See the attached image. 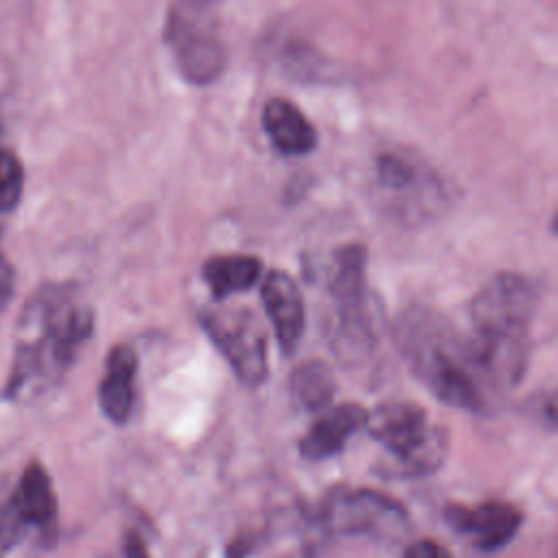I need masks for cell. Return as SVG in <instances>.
Returning <instances> with one entry per match:
<instances>
[{
    "instance_id": "cell-1",
    "label": "cell",
    "mask_w": 558,
    "mask_h": 558,
    "mask_svg": "<svg viewBox=\"0 0 558 558\" xmlns=\"http://www.w3.org/2000/svg\"><path fill=\"white\" fill-rule=\"evenodd\" d=\"M92 310L74 303L63 288L39 290L20 316L4 397L20 401L59 379L92 336Z\"/></svg>"
},
{
    "instance_id": "cell-2",
    "label": "cell",
    "mask_w": 558,
    "mask_h": 558,
    "mask_svg": "<svg viewBox=\"0 0 558 558\" xmlns=\"http://www.w3.org/2000/svg\"><path fill=\"white\" fill-rule=\"evenodd\" d=\"M536 303L534 286L517 272L488 279L471 301L473 333L466 351L475 371L514 377L523 366V340Z\"/></svg>"
},
{
    "instance_id": "cell-3",
    "label": "cell",
    "mask_w": 558,
    "mask_h": 558,
    "mask_svg": "<svg viewBox=\"0 0 558 558\" xmlns=\"http://www.w3.org/2000/svg\"><path fill=\"white\" fill-rule=\"evenodd\" d=\"M397 342L414 375L442 401L477 410L482 392L466 342L434 312L414 307L397 323Z\"/></svg>"
},
{
    "instance_id": "cell-4",
    "label": "cell",
    "mask_w": 558,
    "mask_h": 558,
    "mask_svg": "<svg viewBox=\"0 0 558 558\" xmlns=\"http://www.w3.org/2000/svg\"><path fill=\"white\" fill-rule=\"evenodd\" d=\"M364 427L373 440H377L386 453V473L395 475H425L434 473L449 447L447 432L442 427H429L425 410L410 401H388L366 412Z\"/></svg>"
},
{
    "instance_id": "cell-5",
    "label": "cell",
    "mask_w": 558,
    "mask_h": 558,
    "mask_svg": "<svg viewBox=\"0 0 558 558\" xmlns=\"http://www.w3.org/2000/svg\"><path fill=\"white\" fill-rule=\"evenodd\" d=\"M333 301L331 344L342 362H360L375 342L366 310V251L360 244L340 246L327 281Z\"/></svg>"
},
{
    "instance_id": "cell-6",
    "label": "cell",
    "mask_w": 558,
    "mask_h": 558,
    "mask_svg": "<svg viewBox=\"0 0 558 558\" xmlns=\"http://www.w3.org/2000/svg\"><path fill=\"white\" fill-rule=\"evenodd\" d=\"M211 0L177 2L166 22V44L179 74L192 85H209L225 70V46L209 17Z\"/></svg>"
},
{
    "instance_id": "cell-7",
    "label": "cell",
    "mask_w": 558,
    "mask_h": 558,
    "mask_svg": "<svg viewBox=\"0 0 558 558\" xmlns=\"http://www.w3.org/2000/svg\"><path fill=\"white\" fill-rule=\"evenodd\" d=\"M201 325L242 384L259 386L266 379V331L251 310H205Z\"/></svg>"
},
{
    "instance_id": "cell-8",
    "label": "cell",
    "mask_w": 558,
    "mask_h": 558,
    "mask_svg": "<svg viewBox=\"0 0 558 558\" xmlns=\"http://www.w3.org/2000/svg\"><path fill=\"white\" fill-rule=\"evenodd\" d=\"M320 521L336 534H373L395 538L408 527L403 506L375 490H336L320 508Z\"/></svg>"
},
{
    "instance_id": "cell-9",
    "label": "cell",
    "mask_w": 558,
    "mask_h": 558,
    "mask_svg": "<svg viewBox=\"0 0 558 558\" xmlns=\"http://www.w3.org/2000/svg\"><path fill=\"white\" fill-rule=\"evenodd\" d=\"M262 301L283 353H292L305 329V303L286 270H270L262 281Z\"/></svg>"
},
{
    "instance_id": "cell-10",
    "label": "cell",
    "mask_w": 558,
    "mask_h": 558,
    "mask_svg": "<svg viewBox=\"0 0 558 558\" xmlns=\"http://www.w3.org/2000/svg\"><path fill=\"white\" fill-rule=\"evenodd\" d=\"M447 521L460 534L471 536L480 549H497L506 545L521 525V512L504 501H486L477 508L449 506Z\"/></svg>"
},
{
    "instance_id": "cell-11",
    "label": "cell",
    "mask_w": 558,
    "mask_h": 558,
    "mask_svg": "<svg viewBox=\"0 0 558 558\" xmlns=\"http://www.w3.org/2000/svg\"><path fill=\"white\" fill-rule=\"evenodd\" d=\"M137 373V355L129 344H118L109 351L105 373L98 386V403L102 414L116 423H126L133 410V381Z\"/></svg>"
},
{
    "instance_id": "cell-12",
    "label": "cell",
    "mask_w": 558,
    "mask_h": 558,
    "mask_svg": "<svg viewBox=\"0 0 558 558\" xmlns=\"http://www.w3.org/2000/svg\"><path fill=\"white\" fill-rule=\"evenodd\" d=\"M366 410L357 403H342L327 410L299 442L303 458L307 460H323L342 451L344 442L364 427Z\"/></svg>"
},
{
    "instance_id": "cell-13",
    "label": "cell",
    "mask_w": 558,
    "mask_h": 558,
    "mask_svg": "<svg viewBox=\"0 0 558 558\" xmlns=\"http://www.w3.org/2000/svg\"><path fill=\"white\" fill-rule=\"evenodd\" d=\"M262 124L272 146L283 155H307L316 146L312 122L283 98H270L264 105Z\"/></svg>"
},
{
    "instance_id": "cell-14",
    "label": "cell",
    "mask_w": 558,
    "mask_h": 558,
    "mask_svg": "<svg viewBox=\"0 0 558 558\" xmlns=\"http://www.w3.org/2000/svg\"><path fill=\"white\" fill-rule=\"evenodd\" d=\"M17 512L28 527H37L41 534H48L57 525V497L48 471L39 462H31L13 490Z\"/></svg>"
},
{
    "instance_id": "cell-15",
    "label": "cell",
    "mask_w": 558,
    "mask_h": 558,
    "mask_svg": "<svg viewBox=\"0 0 558 558\" xmlns=\"http://www.w3.org/2000/svg\"><path fill=\"white\" fill-rule=\"evenodd\" d=\"M203 281L216 301L246 292L262 279V262L253 255H214L203 264Z\"/></svg>"
},
{
    "instance_id": "cell-16",
    "label": "cell",
    "mask_w": 558,
    "mask_h": 558,
    "mask_svg": "<svg viewBox=\"0 0 558 558\" xmlns=\"http://www.w3.org/2000/svg\"><path fill=\"white\" fill-rule=\"evenodd\" d=\"M377 183L388 192L397 203L405 201L408 194L425 196L434 187L432 177L416 163L403 157L401 153H384L377 161Z\"/></svg>"
},
{
    "instance_id": "cell-17",
    "label": "cell",
    "mask_w": 558,
    "mask_h": 558,
    "mask_svg": "<svg viewBox=\"0 0 558 558\" xmlns=\"http://www.w3.org/2000/svg\"><path fill=\"white\" fill-rule=\"evenodd\" d=\"M290 392L301 410L305 412L325 410L336 395V381H333L331 368L320 360H307L299 364L290 375Z\"/></svg>"
},
{
    "instance_id": "cell-18",
    "label": "cell",
    "mask_w": 558,
    "mask_h": 558,
    "mask_svg": "<svg viewBox=\"0 0 558 558\" xmlns=\"http://www.w3.org/2000/svg\"><path fill=\"white\" fill-rule=\"evenodd\" d=\"M24 192V168L20 159L7 150L0 148V214H7L15 209Z\"/></svg>"
},
{
    "instance_id": "cell-19",
    "label": "cell",
    "mask_w": 558,
    "mask_h": 558,
    "mask_svg": "<svg viewBox=\"0 0 558 558\" xmlns=\"http://www.w3.org/2000/svg\"><path fill=\"white\" fill-rule=\"evenodd\" d=\"M13 292H15V270L9 264V259L0 253V312L13 299Z\"/></svg>"
},
{
    "instance_id": "cell-20",
    "label": "cell",
    "mask_w": 558,
    "mask_h": 558,
    "mask_svg": "<svg viewBox=\"0 0 558 558\" xmlns=\"http://www.w3.org/2000/svg\"><path fill=\"white\" fill-rule=\"evenodd\" d=\"M403 558H449L447 549L442 545H438L436 541H429V538H423V541H416L412 543Z\"/></svg>"
},
{
    "instance_id": "cell-21",
    "label": "cell",
    "mask_w": 558,
    "mask_h": 558,
    "mask_svg": "<svg viewBox=\"0 0 558 558\" xmlns=\"http://www.w3.org/2000/svg\"><path fill=\"white\" fill-rule=\"evenodd\" d=\"M124 554L126 558H150L142 538L137 534H126V541H124Z\"/></svg>"
},
{
    "instance_id": "cell-22",
    "label": "cell",
    "mask_w": 558,
    "mask_h": 558,
    "mask_svg": "<svg viewBox=\"0 0 558 558\" xmlns=\"http://www.w3.org/2000/svg\"><path fill=\"white\" fill-rule=\"evenodd\" d=\"M0 558H2V551H0Z\"/></svg>"
}]
</instances>
